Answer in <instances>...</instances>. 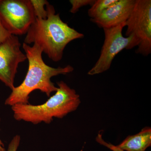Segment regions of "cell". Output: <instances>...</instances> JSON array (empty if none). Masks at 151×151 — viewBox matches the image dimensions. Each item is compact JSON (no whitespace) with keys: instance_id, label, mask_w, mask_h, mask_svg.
<instances>
[{"instance_id":"8","label":"cell","mask_w":151,"mask_h":151,"mask_svg":"<svg viewBox=\"0 0 151 151\" xmlns=\"http://www.w3.org/2000/svg\"><path fill=\"white\" fill-rule=\"evenodd\" d=\"M136 0H118L100 15L91 19L99 27L110 28L126 22L132 13Z\"/></svg>"},{"instance_id":"9","label":"cell","mask_w":151,"mask_h":151,"mask_svg":"<svg viewBox=\"0 0 151 151\" xmlns=\"http://www.w3.org/2000/svg\"><path fill=\"white\" fill-rule=\"evenodd\" d=\"M151 145V129L145 127L136 134L127 137L117 145L125 151H145Z\"/></svg>"},{"instance_id":"4","label":"cell","mask_w":151,"mask_h":151,"mask_svg":"<svg viewBox=\"0 0 151 151\" xmlns=\"http://www.w3.org/2000/svg\"><path fill=\"white\" fill-rule=\"evenodd\" d=\"M127 37L134 39L137 53L147 56L151 52V1L136 0L126 22Z\"/></svg>"},{"instance_id":"11","label":"cell","mask_w":151,"mask_h":151,"mask_svg":"<svg viewBox=\"0 0 151 151\" xmlns=\"http://www.w3.org/2000/svg\"><path fill=\"white\" fill-rule=\"evenodd\" d=\"M36 17L37 18L45 19L47 18V12L45 6L49 2L45 0H31Z\"/></svg>"},{"instance_id":"10","label":"cell","mask_w":151,"mask_h":151,"mask_svg":"<svg viewBox=\"0 0 151 151\" xmlns=\"http://www.w3.org/2000/svg\"><path fill=\"white\" fill-rule=\"evenodd\" d=\"M117 1L118 0H95L88 10V15L91 19L96 17L115 4Z\"/></svg>"},{"instance_id":"1","label":"cell","mask_w":151,"mask_h":151,"mask_svg":"<svg viewBox=\"0 0 151 151\" xmlns=\"http://www.w3.org/2000/svg\"><path fill=\"white\" fill-rule=\"evenodd\" d=\"M22 47L28 60L27 73L22 84L15 86L12 90L6 99V105L12 106L18 104H29V94L36 90H39L50 97L58 89L52 82V77L60 74L66 75L74 70L70 65L53 68L47 65L42 59V50L36 45L31 46L23 42Z\"/></svg>"},{"instance_id":"14","label":"cell","mask_w":151,"mask_h":151,"mask_svg":"<svg viewBox=\"0 0 151 151\" xmlns=\"http://www.w3.org/2000/svg\"><path fill=\"white\" fill-rule=\"evenodd\" d=\"M21 138L19 135H16L11 141L7 151H17L20 143Z\"/></svg>"},{"instance_id":"5","label":"cell","mask_w":151,"mask_h":151,"mask_svg":"<svg viewBox=\"0 0 151 151\" xmlns=\"http://www.w3.org/2000/svg\"><path fill=\"white\" fill-rule=\"evenodd\" d=\"M36 18L31 0H0V21L12 35L26 34Z\"/></svg>"},{"instance_id":"7","label":"cell","mask_w":151,"mask_h":151,"mask_svg":"<svg viewBox=\"0 0 151 151\" xmlns=\"http://www.w3.org/2000/svg\"><path fill=\"white\" fill-rule=\"evenodd\" d=\"M18 37L12 35L0 45V80L12 90L19 64L27 59Z\"/></svg>"},{"instance_id":"2","label":"cell","mask_w":151,"mask_h":151,"mask_svg":"<svg viewBox=\"0 0 151 151\" xmlns=\"http://www.w3.org/2000/svg\"><path fill=\"white\" fill-rule=\"evenodd\" d=\"M46 18H36L29 29L24 42L29 45H36L50 59L58 62L62 59L67 45L75 40L82 38L84 35L63 21L59 14H55L54 6L49 3L46 5Z\"/></svg>"},{"instance_id":"3","label":"cell","mask_w":151,"mask_h":151,"mask_svg":"<svg viewBox=\"0 0 151 151\" xmlns=\"http://www.w3.org/2000/svg\"><path fill=\"white\" fill-rule=\"evenodd\" d=\"M57 84L58 87L55 94L43 104H18L12 106L14 119L35 125L42 122L50 124L53 118L63 119L76 111L81 103L79 95L64 81Z\"/></svg>"},{"instance_id":"13","label":"cell","mask_w":151,"mask_h":151,"mask_svg":"<svg viewBox=\"0 0 151 151\" xmlns=\"http://www.w3.org/2000/svg\"><path fill=\"white\" fill-rule=\"evenodd\" d=\"M96 142L98 144L102 145L108 149H110L112 151H125L123 150L117 146L114 145L111 143L108 142L104 140L102 137V134L101 133H99L97 135V137L95 138Z\"/></svg>"},{"instance_id":"17","label":"cell","mask_w":151,"mask_h":151,"mask_svg":"<svg viewBox=\"0 0 151 151\" xmlns=\"http://www.w3.org/2000/svg\"><path fill=\"white\" fill-rule=\"evenodd\" d=\"M81 151H83V150H81Z\"/></svg>"},{"instance_id":"12","label":"cell","mask_w":151,"mask_h":151,"mask_svg":"<svg viewBox=\"0 0 151 151\" xmlns=\"http://www.w3.org/2000/svg\"><path fill=\"white\" fill-rule=\"evenodd\" d=\"M94 1L95 0H70V3L71 5L70 12L75 14L82 7L88 5L91 6Z\"/></svg>"},{"instance_id":"6","label":"cell","mask_w":151,"mask_h":151,"mask_svg":"<svg viewBox=\"0 0 151 151\" xmlns=\"http://www.w3.org/2000/svg\"><path fill=\"white\" fill-rule=\"evenodd\" d=\"M126 22L110 28L104 29L105 40L100 57L88 71L89 75L103 73L110 69L113 59L123 50L131 49L137 46L134 37H125L122 34Z\"/></svg>"},{"instance_id":"15","label":"cell","mask_w":151,"mask_h":151,"mask_svg":"<svg viewBox=\"0 0 151 151\" xmlns=\"http://www.w3.org/2000/svg\"><path fill=\"white\" fill-rule=\"evenodd\" d=\"M11 35L0 21V45L6 41Z\"/></svg>"},{"instance_id":"16","label":"cell","mask_w":151,"mask_h":151,"mask_svg":"<svg viewBox=\"0 0 151 151\" xmlns=\"http://www.w3.org/2000/svg\"><path fill=\"white\" fill-rule=\"evenodd\" d=\"M1 122V119H0ZM6 149L5 148V146L3 143L2 141L0 139V151H6Z\"/></svg>"}]
</instances>
